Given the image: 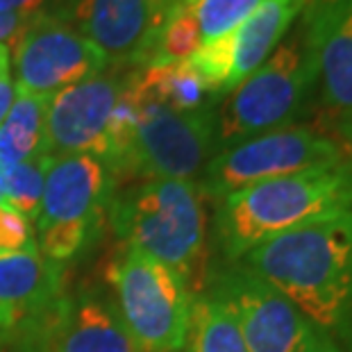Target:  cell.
Listing matches in <instances>:
<instances>
[{"label": "cell", "instance_id": "1", "mask_svg": "<svg viewBox=\"0 0 352 352\" xmlns=\"http://www.w3.org/2000/svg\"><path fill=\"white\" fill-rule=\"evenodd\" d=\"M352 352V212L257 245L236 261Z\"/></svg>", "mask_w": 352, "mask_h": 352}, {"label": "cell", "instance_id": "2", "mask_svg": "<svg viewBox=\"0 0 352 352\" xmlns=\"http://www.w3.org/2000/svg\"><path fill=\"white\" fill-rule=\"evenodd\" d=\"M346 212H352V157L230 193L216 209V241L223 261L236 264L275 236Z\"/></svg>", "mask_w": 352, "mask_h": 352}, {"label": "cell", "instance_id": "3", "mask_svg": "<svg viewBox=\"0 0 352 352\" xmlns=\"http://www.w3.org/2000/svg\"><path fill=\"white\" fill-rule=\"evenodd\" d=\"M109 219L127 248L184 277L191 291L205 277L207 212L193 179H144L109 200Z\"/></svg>", "mask_w": 352, "mask_h": 352}, {"label": "cell", "instance_id": "4", "mask_svg": "<svg viewBox=\"0 0 352 352\" xmlns=\"http://www.w3.org/2000/svg\"><path fill=\"white\" fill-rule=\"evenodd\" d=\"M316 82V57L305 30H300L296 36L282 41L216 109V153L294 125V118L302 111Z\"/></svg>", "mask_w": 352, "mask_h": 352}, {"label": "cell", "instance_id": "5", "mask_svg": "<svg viewBox=\"0 0 352 352\" xmlns=\"http://www.w3.org/2000/svg\"><path fill=\"white\" fill-rule=\"evenodd\" d=\"M118 316L137 352H179L186 343L193 291L173 268L127 248L111 271Z\"/></svg>", "mask_w": 352, "mask_h": 352}, {"label": "cell", "instance_id": "6", "mask_svg": "<svg viewBox=\"0 0 352 352\" xmlns=\"http://www.w3.org/2000/svg\"><path fill=\"white\" fill-rule=\"evenodd\" d=\"M343 160H348L346 148L332 134L311 125H287L216 153L202 168L198 186L202 196L219 202L245 186Z\"/></svg>", "mask_w": 352, "mask_h": 352}, {"label": "cell", "instance_id": "7", "mask_svg": "<svg viewBox=\"0 0 352 352\" xmlns=\"http://www.w3.org/2000/svg\"><path fill=\"white\" fill-rule=\"evenodd\" d=\"M111 173L98 157H50L36 214L39 250L55 264L73 259L87 243L89 230L107 205Z\"/></svg>", "mask_w": 352, "mask_h": 352}, {"label": "cell", "instance_id": "8", "mask_svg": "<svg viewBox=\"0 0 352 352\" xmlns=\"http://www.w3.org/2000/svg\"><path fill=\"white\" fill-rule=\"evenodd\" d=\"M214 155V104L196 111H170L144 104L132 144L109 173L125 179H193Z\"/></svg>", "mask_w": 352, "mask_h": 352}, {"label": "cell", "instance_id": "9", "mask_svg": "<svg viewBox=\"0 0 352 352\" xmlns=\"http://www.w3.org/2000/svg\"><path fill=\"white\" fill-rule=\"evenodd\" d=\"M209 294L232 309L250 352H305L320 332L289 298L241 264H226L209 277Z\"/></svg>", "mask_w": 352, "mask_h": 352}, {"label": "cell", "instance_id": "10", "mask_svg": "<svg viewBox=\"0 0 352 352\" xmlns=\"http://www.w3.org/2000/svg\"><path fill=\"white\" fill-rule=\"evenodd\" d=\"M16 89L52 98L66 87L96 78L107 57L64 19L41 14L21 32L12 48Z\"/></svg>", "mask_w": 352, "mask_h": 352}, {"label": "cell", "instance_id": "11", "mask_svg": "<svg viewBox=\"0 0 352 352\" xmlns=\"http://www.w3.org/2000/svg\"><path fill=\"white\" fill-rule=\"evenodd\" d=\"M307 0H264L243 23L207 41L186 59L214 98L228 96L280 46Z\"/></svg>", "mask_w": 352, "mask_h": 352}, {"label": "cell", "instance_id": "12", "mask_svg": "<svg viewBox=\"0 0 352 352\" xmlns=\"http://www.w3.org/2000/svg\"><path fill=\"white\" fill-rule=\"evenodd\" d=\"M170 7V0H69L62 19L91 41L107 64L144 69Z\"/></svg>", "mask_w": 352, "mask_h": 352}, {"label": "cell", "instance_id": "13", "mask_svg": "<svg viewBox=\"0 0 352 352\" xmlns=\"http://www.w3.org/2000/svg\"><path fill=\"white\" fill-rule=\"evenodd\" d=\"M125 76H96L62 89L50 98L41 155H91L109 160V116L123 91Z\"/></svg>", "mask_w": 352, "mask_h": 352}, {"label": "cell", "instance_id": "14", "mask_svg": "<svg viewBox=\"0 0 352 352\" xmlns=\"http://www.w3.org/2000/svg\"><path fill=\"white\" fill-rule=\"evenodd\" d=\"M302 30L316 57L320 102L336 132L352 123V0L307 12Z\"/></svg>", "mask_w": 352, "mask_h": 352}, {"label": "cell", "instance_id": "15", "mask_svg": "<svg viewBox=\"0 0 352 352\" xmlns=\"http://www.w3.org/2000/svg\"><path fill=\"white\" fill-rule=\"evenodd\" d=\"M34 241L21 250L0 252V329L55 307L62 273Z\"/></svg>", "mask_w": 352, "mask_h": 352}, {"label": "cell", "instance_id": "16", "mask_svg": "<svg viewBox=\"0 0 352 352\" xmlns=\"http://www.w3.org/2000/svg\"><path fill=\"white\" fill-rule=\"evenodd\" d=\"M43 352H137L116 309L100 298L78 296L52 307Z\"/></svg>", "mask_w": 352, "mask_h": 352}, {"label": "cell", "instance_id": "17", "mask_svg": "<svg viewBox=\"0 0 352 352\" xmlns=\"http://www.w3.org/2000/svg\"><path fill=\"white\" fill-rule=\"evenodd\" d=\"M141 104H155L170 111H196L216 100L189 62L146 66L130 73Z\"/></svg>", "mask_w": 352, "mask_h": 352}, {"label": "cell", "instance_id": "18", "mask_svg": "<svg viewBox=\"0 0 352 352\" xmlns=\"http://www.w3.org/2000/svg\"><path fill=\"white\" fill-rule=\"evenodd\" d=\"M48 104V96L16 89V98H14L10 114L0 125V168L41 155Z\"/></svg>", "mask_w": 352, "mask_h": 352}, {"label": "cell", "instance_id": "19", "mask_svg": "<svg viewBox=\"0 0 352 352\" xmlns=\"http://www.w3.org/2000/svg\"><path fill=\"white\" fill-rule=\"evenodd\" d=\"M184 352H250L232 309L214 294L193 296Z\"/></svg>", "mask_w": 352, "mask_h": 352}, {"label": "cell", "instance_id": "20", "mask_svg": "<svg viewBox=\"0 0 352 352\" xmlns=\"http://www.w3.org/2000/svg\"><path fill=\"white\" fill-rule=\"evenodd\" d=\"M200 46H202V36L196 23V16L191 14L189 5L184 0H179V3L170 7L166 19H164L160 32H157L153 41L151 57H148L146 66L186 62Z\"/></svg>", "mask_w": 352, "mask_h": 352}, {"label": "cell", "instance_id": "21", "mask_svg": "<svg viewBox=\"0 0 352 352\" xmlns=\"http://www.w3.org/2000/svg\"><path fill=\"white\" fill-rule=\"evenodd\" d=\"M48 164V155H36L32 160L0 168V191H3L5 205L25 216L28 221H34L39 214Z\"/></svg>", "mask_w": 352, "mask_h": 352}, {"label": "cell", "instance_id": "22", "mask_svg": "<svg viewBox=\"0 0 352 352\" xmlns=\"http://www.w3.org/2000/svg\"><path fill=\"white\" fill-rule=\"evenodd\" d=\"M200 28L202 43L214 41L243 23L264 0H184Z\"/></svg>", "mask_w": 352, "mask_h": 352}, {"label": "cell", "instance_id": "23", "mask_svg": "<svg viewBox=\"0 0 352 352\" xmlns=\"http://www.w3.org/2000/svg\"><path fill=\"white\" fill-rule=\"evenodd\" d=\"M28 243H32L30 221L12 207L0 205V252L21 250Z\"/></svg>", "mask_w": 352, "mask_h": 352}, {"label": "cell", "instance_id": "24", "mask_svg": "<svg viewBox=\"0 0 352 352\" xmlns=\"http://www.w3.org/2000/svg\"><path fill=\"white\" fill-rule=\"evenodd\" d=\"M69 0H0V14H14V16L34 19L41 14L62 19Z\"/></svg>", "mask_w": 352, "mask_h": 352}, {"label": "cell", "instance_id": "25", "mask_svg": "<svg viewBox=\"0 0 352 352\" xmlns=\"http://www.w3.org/2000/svg\"><path fill=\"white\" fill-rule=\"evenodd\" d=\"M14 98H16V85L10 73V48L0 46V125L10 114Z\"/></svg>", "mask_w": 352, "mask_h": 352}, {"label": "cell", "instance_id": "26", "mask_svg": "<svg viewBox=\"0 0 352 352\" xmlns=\"http://www.w3.org/2000/svg\"><path fill=\"white\" fill-rule=\"evenodd\" d=\"M32 19L23 16H14V14H0V46L14 48V43L21 36V32L25 30V25Z\"/></svg>", "mask_w": 352, "mask_h": 352}, {"label": "cell", "instance_id": "27", "mask_svg": "<svg viewBox=\"0 0 352 352\" xmlns=\"http://www.w3.org/2000/svg\"><path fill=\"white\" fill-rule=\"evenodd\" d=\"M305 352H346V350H343L334 339H329L327 334L318 332V334H316V339L311 341V346L307 348Z\"/></svg>", "mask_w": 352, "mask_h": 352}, {"label": "cell", "instance_id": "28", "mask_svg": "<svg viewBox=\"0 0 352 352\" xmlns=\"http://www.w3.org/2000/svg\"><path fill=\"white\" fill-rule=\"evenodd\" d=\"M343 3V0H311L309 5H307V12H320V10H327V7H334Z\"/></svg>", "mask_w": 352, "mask_h": 352}, {"label": "cell", "instance_id": "29", "mask_svg": "<svg viewBox=\"0 0 352 352\" xmlns=\"http://www.w3.org/2000/svg\"><path fill=\"white\" fill-rule=\"evenodd\" d=\"M334 139H336V141H341V144L346 141L348 146H352V123L343 125L341 130H336V132H334Z\"/></svg>", "mask_w": 352, "mask_h": 352}, {"label": "cell", "instance_id": "30", "mask_svg": "<svg viewBox=\"0 0 352 352\" xmlns=\"http://www.w3.org/2000/svg\"><path fill=\"white\" fill-rule=\"evenodd\" d=\"M0 205H5V198H3V191H0Z\"/></svg>", "mask_w": 352, "mask_h": 352}, {"label": "cell", "instance_id": "31", "mask_svg": "<svg viewBox=\"0 0 352 352\" xmlns=\"http://www.w3.org/2000/svg\"><path fill=\"white\" fill-rule=\"evenodd\" d=\"M170 3H173V5H175V3H179V0H170Z\"/></svg>", "mask_w": 352, "mask_h": 352}, {"label": "cell", "instance_id": "32", "mask_svg": "<svg viewBox=\"0 0 352 352\" xmlns=\"http://www.w3.org/2000/svg\"><path fill=\"white\" fill-rule=\"evenodd\" d=\"M179 352H184V350H179Z\"/></svg>", "mask_w": 352, "mask_h": 352}]
</instances>
